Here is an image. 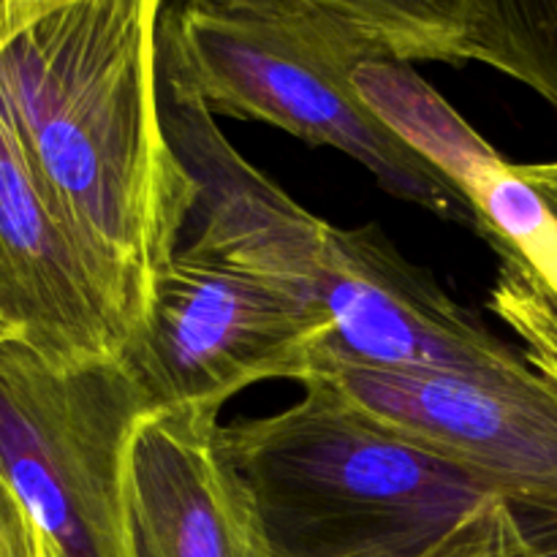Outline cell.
<instances>
[{"label":"cell","instance_id":"6da1fadb","mask_svg":"<svg viewBox=\"0 0 557 557\" xmlns=\"http://www.w3.org/2000/svg\"><path fill=\"white\" fill-rule=\"evenodd\" d=\"M166 0H0V112L134 310L180 243L188 177L158 101Z\"/></svg>","mask_w":557,"mask_h":557},{"label":"cell","instance_id":"7a4b0ae2","mask_svg":"<svg viewBox=\"0 0 557 557\" xmlns=\"http://www.w3.org/2000/svg\"><path fill=\"white\" fill-rule=\"evenodd\" d=\"M302 386L286 411L218 430L275 557L428 549L504 504L321 381Z\"/></svg>","mask_w":557,"mask_h":557},{"label":"cell","instance_id":"3957f363","mask_svg":"<svg viewBox=\"0 0 557 557\" xmlns=\"http://www.w3.org/2000/svg\"><path fill=\"white\" fill-rule=\"evenodd\" d=\"M158 47L212 114L261 120L362 163L397 199L479 234L460 185L408 147L351 82V65L270 22L180 5L161 14Z\"/></svg>","mask_w":557,"mask_h":557},{"label":"cell","instance_id":"277c9868","mask_svg":"<svg viewBox=\"0 0 557 557\" xmlns=\"http://www.w3.org/2000/svg\"><path fill=\"white\" fill-rule=\"evenodd\" d=\"M324 321L256 272L177 245L152 270L120 368L145 411L221 413L256 381L305 384Z\"/></svg>","mask_w":557,"mask_h":557},{"label":"cell","instance_id":"5b68a950","mask_svg":"<svg viewBox=\"0 0 557 557\" xmlns=\"http://www.w3.org/2000/svg\"><path fill=\"white\" fill-rule=\"evenodd\" d=\"M145 411L120 368L0 346V473L58 557H128L123 449Z\"/></svg>","mask_w":557,"mask_h":557},{"label":"cell","instance_id":"8992f818","mask_svg":"<svg viewBox=\"0 0 557 557\" xmlns=\"http://www.w3.org/2000/svg\"><path fill=\"white\" fill-rule=\"evenodd\" d=\"M308 381L487 484L522 522L557 520V381L542 370L476 379L332 368Z\"/></svg>","mask_w":557,"mask_h":557},{"label":"cell","instance_id":"52a82bcc","mask_svg":"<svg viewBox=\"0 0 557 557\" xmlns=\"http://www.w3.org/2000/svg\"><path fill=\"white\" fill-rule=\"evenodd\" d=\"M315 308L324 337L313 375L368 368L500 379L533 368L525 354L403 259L379 228L326 223Z\"/></svg>","mask_w":557,"mask_h":557},{"label":"cell","instance_id":"ba28073f","mask_svg":"<svg viewBox=\"0 0 557 557\" xmlns=\"http://www.w3.org/2000/svg\"><path fill=\"white\" fill-rule=\"evenodd\" d=\"M0 326L52 368L120 362L134 310L44 188L0 112Z\"/></svg>","mask_w":557,"mask_h":557},{"label":"cell","instance_id":"9c48e42d","mask_svg":"<svg viewBox=\"0 0 557 557\" xmlns=\"http://www.w3.org/2000/svg\"><path fill=\"white\" fill-rule=\"evenodd\" d=\"M218 430L201 411L134 419L120 471L128 557H275Z\"/></svg>","mask_w":557,"mask_h":557},{"label":"cell","instance_id":"30bf717a","mask_svg":"<svg viewBox=\"0 0 557 557\" xmlns=\"http://www.w3.org/2000/svg\"><path fill=\"white\" fill-rule=\"evenodd\" d=\"M270 22L354 65L364 58L457 63L468 0H177Z\"/></svg>","mask_w":557,"mask_h":557},{"label":"cell","instance_id":"8fae6325","mask_svg":"<svg viewBox=\"0 0 557 557\" xmlns=\"http://www.w3.org/2000/svg\"><path fill=\"white\" fill-rule=\"evenodd\" d=\"M351 82L359 98L424 161L455 180L468 199L506 163L411 63L389 58L357 60Z\"/></svg>","mask_w":557,"mask_h":557},{"label":"cell","instance_id":"7c38bea8","mask_svg":"<svg viewBox=\"0 0 557 557\" xmlns=\"http://www.w3.org/2000/svg\"><path fill=\"white\" fill-rule=\"evenodd\" d=\"M457 63H482L557 109V0H468Z\"/></svg>","mask_w":557,"mask_h":557},{"label":"cell","instance_id":"4fadbf2b","mask_svg":"<svg viewBox=\"0 0 557 557\" xmlns=\"http://www.w3.org/2000/svg\"><path fill=\"white\" fill-rule=\"evenodd\" d=\"M490 248L498 256L490 310L520 337L528 362L557 381V221L525 248Z\"/></svg>","mask_w":557,"mask_h":557},{"label":"cell","instance_id":"5bb4252c","mask_svg":"<svg viewBox=\"0 0 557 557\" xmlns=\"http://www.w3.org/2000/svg\"><path fill=\"white\" fill-rule=\"evenodd\" d=\"M520 531V520L506 504L473 520L462 531L428 549H384V553H359L343 557H500Z\"/></svg>","mask_w":557,"mask_h":557},{"label":"cell","instance_id":"9a60e30c","mask_svg":"<svg viewBox=\"0 0 557 557\" xmlns=\"http://www.w3.org/2000/svg\"><path fill=\"white\" fill-rule=\"evenodd\" d=\"M500 557H557V520H520V531Z\"/></svg>","mask_w":557,"mask_h":557},{"label":"cell","instance_id":"2e32d148","mask_svg":"<svg viewBox=\"0 0 557 557\" xmlns=\"http://www.w3.org/2000/svg\"><path fill=\"white\" fill-rule=\"evenodd\" d=\"M517 174L542 196V201L557 221V161L522 163V166H517Z\"/></svg>","mask_w":557,"mask_h":557},{"label":"cell","instance_id":"e0dca14e","mask_svg":"<svg viewBox=\"0 0 557 557\" xmlns=\"http://www.w3.org/2000/svg\"><path fill=\"white\" fill-rule=\"evenodd\" d=\"M0 346H9V341H5V332H3V326H0Z\"/></svg>","mask_w":557,"mask_h":557}]
</instances>
